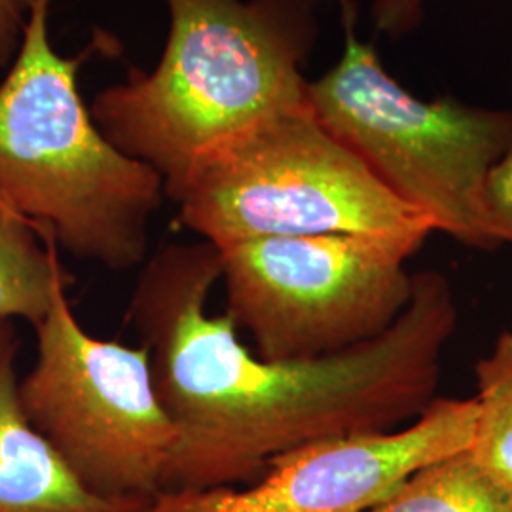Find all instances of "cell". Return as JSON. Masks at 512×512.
<instances>
[{
    "mask_svg": "<svg viewBox=\"0 0 512 512\" xmlns=\"http://www.w3.org/2000/svg\"><path fill=\"white\" fill-rule=\"evenodd\" d=\"M21 336L0 323V512H147L150 501L95 494L57 456L19 395Z\"/></svg>",
    "mask_w": 512,
    "mask_h": 512,
    "instance_id": "9c48e42d",
    "label": "cell"
},
{
    "mask_svg": "<svg viewBox=\"0 0 512 512\" xmlns=\"http://www.w3.org/2000/svg\"><path fill=\"white\" fill-rule=\"evenodd\" d=\"M38 2L40 0H0V69L12 65Z\"/></svg>",
    "mask_w": 512,
    "mask_h": 512,
    "instance_id": "5bb4252c",
    "label": "cell"
},
{
    "mask_svg": "<svg viewBox=\"0 0 512 512\" xmlns=\"http://www.w3.org/2000/svg\"><path fill=\"white\" fill-rule=\"evenodd\" d=\"M476 463L512 494V329L475 365Z\"/></svg>",
    "mask_w": 512,
    "mask_h": 512,
    "instance_id": "7c38bea8",
    "label": "cell"
},
{
    "mask_svg": "<svg viewBox=\"0 0 512 512\" xmlns=\"http://www.w3.org/2000/svg\"><path fill=\"white\" fill-rule=\"evenodd\" d=\"M177 220L217 249L262 238L361 236L416 255L433 222L391 194L310 105L256 129L205 165Z\"/></svg>",
    "mask_w": 512,
    "mask_h": 512,
    "instance_id": "5b68a950",
    "label": "cell"
},
{
    "mask_svg": "<svg viewBox=\"0 0 512 512\" xmlns=\"http://www.w3.org/2000/svg\"><path fill=\"white\" fill-rule=\"evenodd\" d=\"M54 239L0 202V323L33 329L69 293L71 275Z\"/></svg>",
    "mask_w": 512,
    "mask_h": 512,
    "instance_id": "30bf717a",
    "label": "cell"
},
{
    "mask_svg": "<svg viewBox=\"0 0 512 512\" xmlns=\"http://www.w3.org/2000/svg\"><path fill=\"white\" fill-rule=\"evenodd\" d=\"M35 332V361L21 374L19 395L38 433L95 494H162L177 433L147 348L88 332L67 293Z\"/></svg>",
    "mask_w": 512,
    "mask_h": 512,
    "instance_id": "8992f818",
    "label": "cell"
},
{
    "mask_svg": "<svg viewBox=\"0 0 512 512\" xmlns=\"http://www.w3.org/2000/svg\"><path fill=\"white\" fill-rule=\"evenodd\" d=\"M370 512H512V494L465 450L406 478Z\"/></svg>",
    "mask_w": 512,
    "mask_h": 512,
    "instance_id": "8fae6325",
    "label": "cell"
},
{
    "mask_svg": "<svg viewBox=\"0 0 512 512\" xmlns=\"http://www.w3.org/2000/svg\"><path fill=\"white\" fill-rule=\"evenodd\" d=\"M344 6L346 48L329 73L308 82L315 118L401 202L465 247H499L484 209L486 181L512 139V112L425 101L403 88L376 50L355 35Z\"/></svg>",
    "mask_w": 512,
    "mask_h": 512,
    "instance_id": "277c9868",
    "label": "cell"
},
{
    "mask_svg": "<svg viewBox=\"0 0 512 512\" xmlns=\"http://www.w3.org/2000/svg\"><path fill=\"white\" fill-rule=\"evenodd\" d=\"M224 313L268 361L332 357L376 340L408 308L412 253L361 236L262 238L219 249Z\"/></svg>",
    "mask_w": 512,
    "mask_h": 512,
    "instance_id": "52a82bcc",
    "label": "cell"
},
{
    "mask_svg": "<svg viewBox=\"0 0 512 512\" xmlns=\"http://www.w3.org/2000/svg\"><path fill=\"white\" fill-rule=\"evenodd\" d=\"M169 33L152 71L95 95L110 141L150 165L173 202L205 165L308 105L315 0H164Z\"/></svg>",
    "mask_w": 512,
    "mask_h": 512,
    "instance_id": "7a4b0ae2",
    "label": "cell"
},
{
    "mask_svg": "<svg viewBox=\"0 0 512 512\" xmlns=\"http://www.w3.org/2000/svg\"><path fill=\"white\" fill-rule=\"evenodd\" d=\"M217 283V247L171 243L145 262L129 300L177 433L164 492L251 484L287 452L399 429L437 399L459 321L446 275L414 274L412 300L391 329L311 361H268L247 348L226 313H209Z\"/></svg>",
    "mask_w": 512,
    "mask_h": 512,
    "instance_id": "6da1fadb",
    "label": "cell"
},
{
    "mask_svg": "<svg viewBox=\"0 0 512 512\" xmlns=\"http://www.w3.org/2000/svg\"><path fill=\"white\" fill-rule=\"evenodd\" d=\"M475 431V397H437L399 429L317 440L243 488L167 490L147 512H370L423 467L469 450Z\"/></svg>",
    "mask_w": 512,
    "mask_h": 512,
    "instance_id": "ba28073f",
    "label": "cell"
},
{
    "mask_svg": "<svg viewBox=\"0 0 512 512\" xmlns=\"http://www.w3.org/2000/svg\"><path fill=\"white\" fill-rule=\"evenodd\" d=\"M40 0L0 82V202L84 262L124 272L147 260L162 177L116 147L78 88L93 48L55 52Z\"/></svg>",
    "mask_w": 512,
    "mask_h": 512,
    "instance_id": "3957f363",
    "label": "cell"
},
{
    "mask_svg": "<svg viewBox=\"0 0 512 512\" xmlns=\"http://www.w3.org/2000/svg\"><path fill=\"white\" fill-rule=\"evenodd\" d=\"M484 209L495 241L512 247V139L488 175Z\"/></svg>",
    "mask_w": 512,
    "mask_h": 512,
    "instance_id": "4fadbf2b",
    "label": "cell"
}]
</instances>
